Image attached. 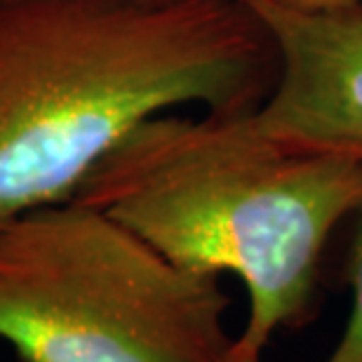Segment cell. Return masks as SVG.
<instances>
[{"label":"cell","mask_w":362,"mask_h":362,"mask_svg":"<svg viewBox=\"0 0 362 362\" xmlns=\"http://www.w3.org/2000/svg\"><path fill=\"white\" fill-rule=\"evenodd\" d=\"M275 76L240 0H0V221L71 200L156 115L257 111Z\"/></svg>","instance_id":"1"},{"label":"cell","mask_w":362,"mask_h":362,"mask_svg":"<svg viewBox=\"0 0 362 362\" xmlns=\"http://www.w3.org/2000/svg\"><path fill=\"white\" fill-rule=\"evenodd\" d=\"M188 271L235 275L247 320L233 362H264L301 320L325 245L362 209V156L269 134L252 113H163L74 193Z\"/></svg>","instance_id":"2"},{"label":"cell","mask_w":362,"mask_h":362,"mask_svg":"<svg viewBox=\"0 0 362 362\" xmlns=\"http://www.w3.org/2000/svg\"><path fill=\"white\" fill-rule=\"evenodd\" d=\"M221 278L76 200L0 221V341L21 362H233Z\"/></svg>","instance_id":"3"},{"label":"cell","mask_w":362,"mask_h":362,"mask_svg":"<svg viewBox=\"0 0 362 362\" xmlns=\"http://www.w3.org/2000/svg\"><path fill=\"white\" fill-rule=\"evenodd\" d=\"M269 31L278 76L257 122L278 139L362 156V5L294 12L240 0Z\"/></svg>","instance_id":"4"},{"label":"cell","mask_w":362,"mask_h":362,"mask_svg":"<svg viewBox=\"0 0 362 362\" xmlns=\"http://www.w3.org/2000/svg\"><path fill=\"white\" fill-rule=\"evenodd\" d=\"M351 313L344 334L322 362H362V230L351 257Z\"/></svg>","instance_id":"5"},{"label":"cell","mask_w":362,"mask_h":362,"mask_svg":"<svg viewBox=\"0 0 362 362\" xmlns=\"http://www.w3.org/2000/svg\"><path fill=\"white\" fill-rule=\"evenodd\" d=\"M271 3L287 7L294 12H337V10H349V7H360L362 0H271Z\"/></svg>","instance_id":"6"}]
</instances>
